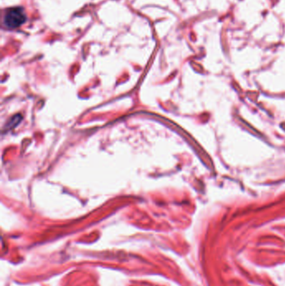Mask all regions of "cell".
Returning <instances> with one entry per match:
<instances>
[{
  "label": "cell",
  "mask_w": 285,
  "mask_h": 286,
  "mask_svg": "<svg viewBox=\"0 0 285 286\" xmlns=\"http://www.w3.org/2000/svg\"><path fill=\"white\" fill-rule=\"evenodd\" d=\"M26 19V15L22 8H10L4 14L3 24L7 29L13 30L25 24Z\"/></svg>",
  "instance_id": "cell-1"
},
{
  "label": "cell",
  "mask_w": 285,
  "mask_h": 286,
  "mask_svg": "<svg viewBox=\"0 0 285 286\" xmlns=\"http://www.w3.org/2000/svg\"><path fill=\"white\" fill-rule=\"evenodd\" d=\"M20 120H21V116H15V117L11 119L10 122L6 123V126H5V129L4 130H5V131H10V129L15 128V127L20 123Z\"/></svg>",
  "instance_id": "cell-2"
}]
</instances>
